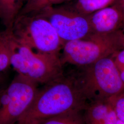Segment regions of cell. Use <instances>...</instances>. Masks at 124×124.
<instances>
[{"instance_id": "8992f818", "label": "cell", "mask_w": 124, "mask_h": 124, "mask_svg": "<svg viewBox=\"0 0 124 124\" xmlns=\"http://www.w3.org/2000/svg\"><path fill=\"white\" fill-rule=\"evenodd\" d=\"M38 84L17 74L0 93V124H16L31 104Z\"/></svg>"}, {"instance_id": "ac0fdd59", "label": "cell", "mask_w": 124, "mask_h": 124, "mask_svg": "<svg viewBox=\"0 0 124 124\" xmlns=\"http://www.w3.org/2000/svg\"><path fill=\"white\" fill-rule=\"evenodd\" d=\"M5 80V76L2 73H0V93L5 88H2V86Z\"/></svg>"}, {"instance_id": "3957f363", "label": "cell", "mask_w": 124, "mask_h": 124, "mask_svg": "<svg viewBox=\"0 0 124 124\" xmlns=\"http://www.w3.org/2000/svg\"><path fill=\"white\" fill-rule=\"evenodd\" d=\"M124 47L121 29L108 34L93 33L83 39L65 43L60 59L62 66L68 63L84 66L110 57Z\"/></svg>"}, {"instance_id": "8fae6325", "label": "cell", "mask_w": 124, "mask_h": 124, "mask_svg": "<svg viewBox=\"0 0 124 124\" xmlns=\"http://www.w3.org/2000/svg\"><path fill=\"white\" fill-rule=\"evenodd\" d=\"M12 49L10 40V29L0 33V73L11 65Z\"/></svg>"}, {"instance_id": "ba28073f", "label": "cell", "mask_w": 124, "mask_h": 124, "mask_svg": "<svg viewBox=\"0 0 124 124\" xmlns=\"http://www.w3.org/2000/svg\"><path fill=\"white\" fill-rule=\"evenodd\" d=\"M92 34H108L121 30L124 15L120 7L114 4L88 15Z\"/></svg>"}, {"instance_id": "4fadbf2b", "label": "cell", "mask_w": 124, "mask_h": 124, "mask_svg": "<svg viewBox=\"0 0 124 124\" xmlns=\"http://www.w3.org/2000/svg\"><path fill=\"white\" fill-rule=\"evenodd\" d=\"M114 0H78L76 10L80 13L88 15L113 3Z\"/></svg>"}, {"instance_id": "9a60e30c", "label": "cell", "mask_w": 124, "mask_h": 124, "mask_svg": "<svg viewBox=\"0 0 124 124\" xmlns=\"http://www.w3.org/2000/svg\"><path fill=\"white\" fill-rule=\"evenodd\" d=\"M109 100L118 119L124 122V90Z\"/></svg>"}, {"instance_id": "5bb4252c", "label": "cell", "mask_w": 124, "mask_h": 124, "mask_svg": "<svg viewBox=\"0 0 124 124\" xmlns=\"http://www.w3.org/2000/svg\"><path fill=\"white\" fill-rule=\"evenodd\" d=\"M62 0H28L26 4L18 15L38 13L46 8L52 6Z\"/></svg>"}, {"instance_id": "7a4b0ae2", "label": "cell", "mask_w": 124, "mask_h": 124, "mask_svg": "<svg viewBox=\"0 0 124 124\" xmlns=\"http://www.w3.org/2000/svg\"><path fill=\"white\" fill-rule=\"evenodd\" d=\"M70 73L87 102L108 100L124 90L120 73L110 57Z\"/></svg>"}, {"instance_id": "d6986e66", "label": "cell", "mask_w": 124, "mask_h": 124, "mask_svg": "<svg viewBox=\"0 0 124 124\" xmlns=\"http://www.w3.org/2000/svg\"><path fill=\"white\" fill-rule=\"evenodd\" d=\"M119 73H120V79H121L122 82L124 86V68L123 70H122L120 71H119Z\"/></svg>"}, {"instance_id": "6da1fadb", "label": "cell", "mask_w": 124, "mask_h": 124, "mask_svg": "<svg viewBox=\"0 0 124 124\" xmlns=\"http://www.w3.org/2000/svg\"><path fill=\"white\" fill-rule=\"evenodd\" d=\"M87 102L70 73L64 74L38 89L16 124H39L67 112L84 110Z\"/></svg>"}, {"instance_id": "e0dca14e", "label": "cell", "mask_w": 124, "mask_h": 124, "mask_svg": "<svg viewBox=\"0 0 124 124\" xmlns=\"http://www.w3.org/2000/svg\"><path fill=\"white\" fill-rule=\"evenodd\" d=\"M118 118L113 108L111 109L106 121L103 124H116Z\"/></svg>"}, {"instance_id": "7402d4cb", "label": "cell", "mask_w": 124, "mask_h": 124, "mask_svg": "<svg viewBox=\"0 0 124 124\" xmlns=\"http://www.w3.org/2000/svg\"><path fill=\"white\" fill-rule=\"evenodd\" d=\"M121 31H122V34H123V43H124V19L123 23V25H122V28H121Z\"/></svg>"}, {"instance_id": "44dd1931", "label": "cell", "mask_w": 124, "mask_h": 124, "mask_svg": "<svg viewBox=\"0 0 124 124\" xmlns=\"http://www.w3.org/2000/svg\"><path fill=\"white\" fill-rule=\"evenodd\" d=\"M117 5H118V6L120 7V8L121 9V10H122V11L123 13V14H124V3L121 4Z\"/></svg>"}, {"instance_id": "5b68a950", "label": "cell", "mask_w": 124, "mask_h": 124, "mask_svg": "<svg viewBox=\"0 0 124 124\" xmlns=\"http://www.w3.org/2000/svg\"><path fill=\"white\" fill-rule=\"evenodd\" d=\"M12 37L15 48L19 52L12 66L17 74L23 75L38 84L45 85L64 74L60 56L35 52L19 43Z\"/></svg>"}, {"instance_id": "cb8c5ba5", "label": "cell", "mask_w": 124, "mask_h": 124, "mask_svg": "<svg viewBox=\"0 0 124 124\" xmlns=\"http://www.w3.org/2000/svg\"><path fill=\"white\" fill-rule=\"evenodd\" d=\"M0 15H1V10H0Z\"/></svg>"}, {"instance_id": "ffe728a7", "label": "cell", "mask_w": 124, "mask_h": 124, "mask_svg": "<svg viewBox=\"0 0 124 124\" xmlns=\"http://www.w3.org/2000/svg\"><path fill=\"white\" fill-rule=\"evenodd\" d=\"M124 0H114V4L120 5L124 3Z\"/></svg>"}, {"instance_id": "52a82bcc", "label": "cell", "mask_w": 124, "mask_h": 124, "mask_svg": "<svg viewBox=\"0 0 124 124\" xmlns=\"http://www.w3.org/2000/svg\"><path fill=\"white\" fill-rule=\"evenodd\" d=\"M39 13L51 23L63 44L67 42L83 39L92 34L88 15L76 9L48 7Z\"/></svg>"}, {"instance_id": "277c9868", "label": "cell", "mask_w": 124, "mask_h": 124, "mask_svg": "<svg viewBox=\"0 0 124 124\" xmlns=\"http://www.w3.org/2000/svg\"><path fill=\"white\" fill-rule=\"evenodd\" d=\"M11 30L19 43L37 53L60 56L62 40L49 21L39 13L18 15Z\"/></svg>"}, {"instance_id": "7c38bea8", "label": "cell", "mask_w": 124, "mask_h": 124, "mask_svg": "<svg viewBox=\"0 0 124 124\" xmlns=\"http://www.w3.org/2000/svg\"><path fill=\"white\" fill-rule=\"evenodd\" d=\"M84 110H75L45 120L39 124H85Z\"/></svg>"}, {"instance_id": "30bf717a", "label": "cell", "mask_w": 124, "mask_h": 124, "mask_svg": "<svg viewBox=\"0 0 124 124\" xmlns=\"http://www.w3.org/2000/svg\"><path fill=\"white\" fill-rule=\"evenodd\" d=\"M22 0H0V19L6 29H12L20 12Z\"/></svg>"}, {"instance_id": "9c48e42d", "label": "cell", "mask_w": 124, "mask_h": 124, "mask_svg": "<svg viewBox=\"0 0 124 124\" xmlns=\"http://www.w3.org/2000/svg\"><path fill=\"white\" fill-rule=\"evenodd\" d=\"M113 108L109 99L87 102L83 111L85 124H103Z\"/></svg>"}, {"instance_id": "2e32d148", "label": "cell", "mask_w": 124, "mask_h": 124, "mask_svg": "<svg viewBox=\"0 0 124 124\" xmlns=\"http://www.w3.org/2000/svg\"><path fill=\"white\" fill-rule=\"evenodd\" d=\"M116 66L120 71L124 68V47L116 52L111 56Z\"/></svg>"}, {"instance_id": "603a6c76", "label": "cell", "mask_w": 124, "mask_h": 124, "mask_svg": "<svg viewBox=\"0 0 124 124\" xmlns=\"http://www.w3.org/2000/svg\"><path fill=\"white\" fill-rule=\"evenodd\" d=\"M124 124V122L118 119L117 120V124Z\"/></svg>"}]
</instances>
